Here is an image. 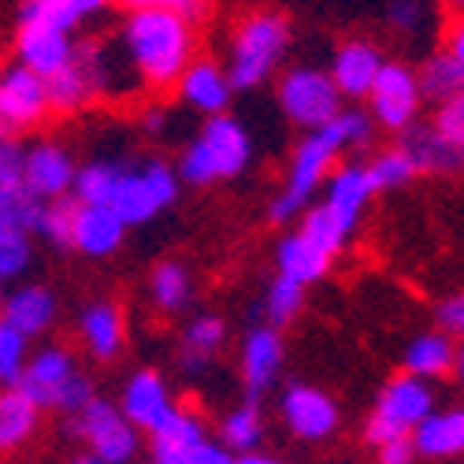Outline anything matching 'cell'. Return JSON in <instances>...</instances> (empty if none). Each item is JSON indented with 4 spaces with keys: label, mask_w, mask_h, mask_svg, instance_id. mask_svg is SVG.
Segmentation results:
<instances>
[{
    "label": "cell",
    "mask_w": 464,
    "mask_h": 464,
    "mask_svg": "<svg viewBox=\"0 0 464 464\" xmlns=\"http://www.w3.org/2000/svg\"><path fill=\"white\" fill-rule=\"evenodd\" d=\"M375 130L379 127L368 115V108H342L338 120H331L324 130L304 134L290 157L283 189L276 193V201L267 205V223H294L297 216H304V208L316 198V189L338 168L342 152L345 149H368L375 141Z\"/></svg>",
    "instance_id": "6da1fadb"
},
{
    "label": "cell",
    "mask_w": 464,
    "mask_h": 464,
    "mask_svg": "<svg viewBox=\"0 0 464 464\" xmlns=\"http://www.w3.org/2000/svg\"><path fill=\"white\" fill-rule=\"evenodd\" d=\"M120 45L141 90H175L182 71L198 60V26L171 12H130L120 30Z\"/></svg>",
    "instance_id": "7a4b0ae2"
},
{
    "label": "cell",
    "mask_w": 464,
    "mask_h": 464,
    "mask_svg": "<svg viewBox=\"0 0 464 464\" xmlns=\"http://www.w3.org/2000/svg\"><path fill=\"white\" fill-rule=\"evenodd\" d=\"M294 42V26L276 8H253L230 26L227 42V79L238 93L260 90L283 67Z\"/></svg>",
    "instance_id": "3957f363"
},
{
    "label": "cell",
    "mask_w": 464,
    "mask_h": 464,
    "mask_svg": "<svg viewBox=\"0 0 464 464\" xmlns=\"http://www.w3.org/2000/svg\"><path fill=\"white\" fill-rule=\"evenodd\" d=\"M253 160V138L249 130L235 120V115H216L205 120L201 134L193 138L182 157H179V182L186 186H212L238 179Z\"/></svg>",
    "instance_id": "277c9868"
},
{
    "label": "cell",
    "mask_w": 464,
    "mask_h": 464,
    "mask_svg": "<svg viewBox=\"0 0 464 464\" xmlns=\"http://www.w3.org/2000/svg\"><path fill=\"white\" fill-rule=\"evenodd\" d=\"M435 412V386L428 379H416L409 372H398L382 382V391L364 420V442L372 450L412 439V431Z\"/></svg>",
    "instance_id": "5b68a950"
},
{
    "label": "cell",
    "mask_w": 464,
    "mask_h": 464,
    "mask_svg": "<svg viewBox=\"0 0 464 464\" xmlns=\"http://www.w3.org/2000/svg\"><path fill=\"white\" fill-rule=\"evenodd\" d=\"M175 201H179V171L168 160L152 157V160L123 164L120 189L111 198V212L127 227H141V223H152L160 212H168Z\"/></svg>",
    "instance_id": "8992f818"
},
{
    "label": "cell",
    "mask_w": 464,
    "mask_h": 464,
    "mask_svg": "<svg viewBox=\"0 0 464 464\" xmlns=\"http://www.w3.org/2000/svg\"><path fill=\"white\" fill-rule=\"evenodd\" d=\"M276 97H279L283 115L294 127H301L304 134L324 130L331 120H338V111L345 108L342 93L331 82V74L320 71V67H304V63L301 67H286L279 74Z\"/></svg>",
    "instance_id": "52a82bcc"
},
{
    "label": "cell",
    "mask_w": 464,
    "mask_h": 464,
    "mask_svg": "<svg viewBox=\"0 0 464 464\" xmlns=\"http://www.w3.org/2000/svg\"><path fill=\"white\" fill-rule=\"evenodd\" d=\"M71 435L86 446V453L104 464H134L141 453V431L108 398H93L79 416L67 420Z\"/></svg>",
    "instance_id": "ba28073f"
},
{
    "label": "cell",
    "mask_w": 464,
    "mask_h": 464,
    "mask_svg": "<svg viewBox=\"0 0 464 464\" xmlns=\"http://www.w3.org/2000/svg\"><path fill=\"white\" fill-rule=\"evenodd\" d=\"M420 82H416V71L401 60H386V67L379 71V79L368 93V115L375 120L379 130L386 134H401L420 120Z\"/></svg>",
    "instance_id": "9c48e42d"
},
{
    "label": "cell",
    "mask_w": 464,
    "mask_h": 464,
    "mask_svg": "<svg viewBox=\"0 0 464 464\" xmlns=\"http://www.w3.org/2000/svg\"><path fill=\"white\" fill-rule=\"evenodd\" d=\"M279 420L297 442H327L342 428V409L320 386L290 382L279 398Z\"/></svg>",
    "instance_id": "30bf717a"
},
{
    "label": "cell",
    "mask_w": 464,
    "mask_h": 464,
    "mask_svg": "<svg viewBox=\"0 0 464 464\" xmlns=\"http://www.w3.org/2000/svg\"><path fill=\"white\" fill-rule=\"evenodd\" d=\"M49 111L53 104H49V86L42 74L26 71L23 63H12L0 71V120L8 123L12 138L42 127Z\"/></svg>",
    "instance_id": "8fae6325"
},
{
    "label": "cell",
    "mask_w": 464,
    "mask_h": 464,
    "mask_svg": "<svg viewBox=\"0 0 464 464\" xmlns=\"http://www.w3.org/2000/svg\"><path fill=\"white\" fill-rule=\"evenodd\" d=\"M74 171H79V164H74L67 145H60V141H34V145H26L23 186L30 189V198H37L42 205L71 198Z\"/></svg>",
    "instance_id": "7c38bea8"
},
{
    "label": "cell",
    "mask_w": 464,
    "mask_h": 464,
    "mask_svg": "<svg viewBox=\"0 0 464 464\" xmlns=\"http://www.w3.org/2000/svg\"><path fill=\"white\" fill-rule=\"evenodd\" d=\"M79 361H74V353L67 350V345L60 342H49L42 345V350H34L23 375H19V391L37 405V409H53L56 405V394L63 391V386L79 375Z\"/></svg>",
    "instance_id": "4fadbf2b"
},
{
    "label": "cell",
    "mask_w": 464,
    "mask_h": 464,
    "mask_svg": "<svg viewBox=\"0 0 464 464\" xmlns=\"http://www.w3.org/2000/svg\"><path fill=\"white\" fill-rule=\"evenodd\" d=\"M386 67V53L368 42V37H350V42H342L331 56V82L334 90L342 93V101H368L379 71Z\"/></svg>",
    "instance_id": "5bb4252c"
},
{
    "label": "cell",
    "mask_w": 464,
    "mask_h": 464,
    "mask_svg": "<svg viewBox=\"0 0 464 464\" xmlns=\"http://www.w3.org/2000/svg\"><path fill=\"white\" fill-rule=\"evenodd\" d=\"M283 361H286V345H283V334L276 327L260 324V327H253L242 338L238 372H242V386H246V398L249 401H260L279 382Z\"/></svg>",
    "instance_id": "9a60e30c"
},
{
    "label": "cell",
    "mask_w": 464,
    "mask_h": 464,
    "mask_svg": "<svg viewBox=\"0 0 464 464\" xmlns=\"http://www.w3.org/2000/svg\"><path fill=\"white\" fill-rule=\"evenodd\" d=\"M175 93L186 108L205 115V120L227 115L230 101H235V86H230V79H227V67L219 60H208V56H198L182 71Z\"/></svg>",
    "instance_id": "2e32d148"
},
{
    "label": "cell",
    "mask_w": 464,
    "mask_h": 464,
    "mask_svg": "<svg viewBox=\"0 0 464 464\" xmlns=\"http://www.w3.org/2000/svg\"><path fill=\"white\" fill-rule=\"evenodd\" d=\"M79 342L82 350L101 361V364H111L115 357H120L127 350V320H123V308L108 301V297H97L90 304H82L79 313Z\"/></svg>",
    "instance_id": "e0dca14e"
},
{
    "label": "cell",
    "mask_w": 464,
    "mask_h": 464,
    "mask_svg": "<svg viewBox=\"0 0 464 464\" xmlns=\"http://www.w3.org/2000/svg\"><path fill=\"white\" fill-rule=\"evenodd\" d=\"M171 409H175L171 386L157 368H138L134 375H127L123 394H120V412L138 431H152Z\"/></svg>",
    "instance_id": "ac0fdd59"
},
{
    "label": "cell",
    "mask_w": 464,
    "mask_h": 464,
    "mask_svg": "<svg viewBox=\"0 0 464 464\" xmlns=\"http://www.w3.org/2000/svg\"><path fill=\"white\" fill-rule=\"evenodd\" d=\"M56 316H60V301L42 283L15 286L12 294H5V308H0V320L12 324L23 338H42L45 331L56 327Z\"/></svg>",
    "instance_id": "d6986e66"
},
{
    "label": "cell",
    "mask_w": 464,
    "mask_h": 464,
    "mask_svg": "<svg viewBox=\"0 0 464 464\" xmlns=\"http://www.w3.org/2000/svg\"><path fill=\"white\" fill-rule=\"evenodd\" d=\"M74 34L63 30H49V26H19L15 34V56L26 71L42 74V79H53L56 71H63L74 60Z\"/></svg>",
    "instance_id": "ffe728a7"
},
{
    "label": "cell",
    "mask_w": 464,
    "mask_h": 464,
    "mask_svg": "<svg viewBox=\"0 0 464 464\" xmlns=\"http://www.w3.org/2000/svg\"><path fill=\"white\" fill-rule=\"evenodd\" d=\"M398 149L416 164L420 175H464V149H453L428 120H416L398 134Z\"/></svg>",
    "instance_id": "44dd1931"
},
{
    "label": "cell",
    "mask_w": 464,
    "mask_h": 464,
    "mask_svg": "<svg viewBox=\"0 0 464 464\" xmlns=\"http://www.w3.org/2000/svg\"><path fill=\"white\" fill-rule=\"evenodd\" d=\"M45 86H49V104L60 115L86 111L93 101H101L97 74H93V60L86 53V42H79V49H74V60L63 71H56L53 79H45Z\"/></svg>",
    "instance_id": "7402d4cb"
},
{
    "label": "cell",
    "mask_w": 464,
    "mask_h": 464,
    "mask_svg": "<svg viewBox=\"0 0 464 464\" xmlns=\"http://www.w3.org/2000/svg\"><path fill=\"white\" fill-rule=\"evenodd\" d=\"M372 198H375V193H372V182H368L364 164L350 160V164H338V168L331 171L324 205H327V208L334 212V219L353 235V230L361 227V216H364V208H368Z\"/></svg>",
    "instance_id": "603a6c76"
},
{
    "label": "cell",
    "mask_w": 464,
    "mask_h": 464,
    "mask_svg": "<svg viewBox=\"0 0 464 464\" xmlns=\"http://www.w3.org/2000/svg\"><path fill=\"white\" fill-rule=\"evenodd\" d=\"M127 223L115 216L108 205H93V208H82L79 205V216H74V238H71V249H79L82 256L90 260H104L111 253H120V246L127 242Z\"/></svg>",
    "instance_id": "cb8c5ba5"
},
{
    "label": "cell",
    "mask_w": 464,
    "mask_h": 464,
    "mask_svg": "<svg viewBox=\"0 0 464 464\" xmlns=\"http://www.w3.org/2000/svg\"><path fill=\"white\" fill-rule=\"evenodd\" d=\"M412 446H416V457H428V460L464 457V405L435 409L412 431Z\"/></svg>",
    "instance_id": "d4e9b609"
},
{
    "label": "cell",
    "mask_w": 464,
    "mask_h": 464,
    "mask_svg": "<svg viewBox=\"0 0 464 464\" xmlns=\"http://www.w3.org/2000/svg\"><path fill=\"white\" fill-rule=\"evenodd\" d=\"M223 345H227V324H223V316L198 313V316H189L182 324V334H179V364L189 375H198V372H205L219 357Z\"/></svg>",
    "instance_id": "484cf974"
},
{
    "label": "cell",
    "mask_w": 464,
    "mask_h": 464,
    "mask_svg": "<svg viewBox=\"0 0 464 464\" xmlns=\"http://www.w3.org/2000/svg\"><path fill=\"white\" fill-rule=\"evenodd\" d=\"M42 412L19 386H0V453L26 450L42 431Z\"/></svg>",
    "instance_id": "4316f807"
},
{
    "label": "cell",
    "mask_w": 464,
    "mask_h": 464,
    "mask_svg": "<svg viewBox=\"0 0 464 464\" xmlns=\"http://www.w3.org/2000/svg\"><path fill=\"white\" fill-rule=\"evenodd\" d=\"M111 0H23L19 8V26H49L74 34L82 23L97 19Z\"/></svg>",
    "instance_id": "83f0119b"
},
{
    "label": "cell",
    "mask_w": 464,
    "mask_h": 464,
    "mask_svg": "<svg viewBox=\"0 0 464 464\" xmlns=\"http://www.w3.org/2000/svg\"><path fill=\"white\" fill-rule=\"evenodd\" d=\"M331 264L334 260L324 249H316L304 235H297V230L294 235H283L279 246H276V267H279L276 276H283V279H290V283H297L304 290L313 283H320V279H327Z\"/></svg>",
    "instance_id": "f1b7e54d"
},
{
    "label": "cell",
    "mask_w": 464,
    "mask_h": 464,
    "mask_svg": "<svg viewBox=\"0 0 464 464\" xmlns=\"http://www.w3.org/2000/svg\"><path fill=\"white\" fill-rule=\"evenodd\" d=\"M453 364H457V342L446 338L442 331H423L416 334L405 353H401V372L416 375V379H442V375H453Z\"/></svg>",
    "instance_id": "f546056e"
},
{
    "label": "cell",
    "mask_w": 464,
    "mask_h": 464,
    "mask_svg": "<svg viewBox=\"0 0 464 464\" xmlns=\"http://www.w3.org/2000/svg\"><path fill=\"white\" fill-rule=\"evenodd\" d=\"M149 301L160 316H179L189 308L193 301V272L189 264L179 256L160 260L157 267L149 272Z\"/></svg>",
    "instance_id": "4dcf8cb0"
},
{
    "label": "cell",
    "mask_w": 464,
    "mask_h": 464,
    "mask_svg": "<svg viewBox=\"0 0 464 464\" xmlns=\"http://www.w3.org/2000/svg\"><path fill=\"white\" fill-rule=\"evenodd\" d=\"M205 435V423L198 412H189L182 405H175L157 428L149 431V457H164V453H186L193 446H201Z\"/></svg>",
    "instance_id": "1f68e13d"
},
{
    "label": "cell",
    "mask_w": 464,
    "mask_h": 464,
    "mask_svg": "<svg viewBox=\"0 0 464 464\" xmlns=\"http://www.w3.org/2000/svg\"><path fill=\"white\" fill-rule=\"evenodd\" d=\"M267 435V423H264V412H260V401H238L235 409H230L223 420H219V446L230 450L235 457L242 453H253L260 450Z\"/></svg>",
    "instance_id": "d6a6232c"
},
{
    "label": "cell",
    "mask_w": 464,
    "mask_h": 464,
    "mask_svg": "<svg viewBox=\"0 0 464 464\" xmlns=\"http://www.w3.org/2000/svg\"><path fill=\"white\" fill-rule=\"evenodd\" d=\"M120 175H123V164H115V160H86L74 171L71 198L82 208H93V205L111 208V198H115V189H120Z\"/></svg>",
    "instance_id": "836d02e7"
},
{
    "label": "cell",
    "mask_w": 464,
    "mask_h": 464,
    "mask_svg": "<svg viewBox=\"0 0 464 464\" xmlns=\"http://www.w3.org/2000/svg\"><path fill=\"white\" fill-rule=\"evenodd\" d=\"M416 82H420V97L423 101L442 104V101H450V97H457L464 90V67L446 49H439L416 67Z\"/></svg>",
    "instance_id": "e575fe53"
},
{
    "label": "cell",
    "mask_w": 464,
    "mask_h": 464,
    "mask_svg": "<svg viewBox=\"0 0 464 464\" xmlns=\"http://www.w3.org/2000/svg\"><path fill=\"white\" fill-rule=\"evenodd\" d=\"M297 235H304L308 242H313L316 249H324L331 260L345 249V246H350V230H345L338 219H334V212L320 201V205H308L304 208V216H301V227H297Z\"/></svg>",
    "instance_id": "d590c367"
},
{
    "label": "cell",
    "mask_w": 464,
    "mask_h": 464,
    "mask_svg": "<svg viewBox=\"0 0 464 464\" xmlns=\"http://www.w3.org/2000/svg\"><path fill=\"white\" fill-rule=\"evenodd\" d=\"M364 171H368V182H372V193H391V189H401V186H409L420 171H416V164L405 157V152L394 145V149H382V152H375V157L364 164Z\"/></svg>",
    "instance_id": "8d00e7d4"
},
{
    "label": "cell",
    "mask_w": 464,
    "mask_h": 464,
    "mask_svg": "<svg viewBox=\"0 0 464 464\" xmlns=\"http://www.w3.org/2000/svg\"><path fill=\"white\" fill-rule=\"evenodd\" d=\"M37 216H42V201L30 198L26 186H0V230L34 235Z\"/></svg>",
    "instance_id": "74e56055"
},
{
    "label": "cell",
    "mask_w": 464,
    "mask_h": 464,
    "mask_svg": "<svg viewBox=\"0 0 464 464\" xmlns=\"http://www.w3.org/2000/svg\"><path fill=\"white\" fill-rule=\"evenodd\" d=\"M301 308H304V286H297L283 276L267 283V290H264V324L267 327L279 331V327L294 324L301 316Z\"/></svg>",
    "instance_id": "f35d334b"
},
{
    "label": "cell",
    "mask_w": 464,
    "mask_h": 464,
    "mask_svg": "<svg viewBox=\"0 0 464 464\" xmlns=\"http://www.w3.org/2000/svg\"><path fill=\"white\" fill-rule=\"evenodd\" d=\"M74 216H79V201L74 198H60L42 205V216H37V238H45L53 249H71L74 238Z\"/></svg>",
    "instance_id": "ab89813d"
},
{
    "label": "cell",
    "mask_w": 464,
    "mask_h": 464,
    "mask_svg": "<svg viewBox=\"0 0 464 464\" xmlns=\"http://www.w3.org/2000/svg\"><path fill=\"white\" fill-rule=\"evenodd\" d=\"M30 361V338L0 320V386H15Z\"/></svg>",
    "instance_id": "60d3db41"
},
{
    "label": "cell",
    "mask_w": 464,
    "mask_h": 464,
    "mask_svg": "<svg viewBox=\"0 0 464 464\" xmlns=\"http://www.w3.org/2000/svg\"><path fill=\"white\" fill-rule=\"evenodd\" d=\"M120 8L130 12H171L189 26H201L212 15V0H120Z\"/></svg>",
    "instance_id": "b9f144b4"
},
{
    "label": "cell",
    "mask_w": 464,
    "mask_h": 464,
    "mask_svg": "<svg viewBox=\"0 0 464 464\" xmlns=\"http://www.w3.org/2000/svg\"><path fill=\"white\" fill-rule=\"evenodd\" d=\"M34 264V242L30 235H12V230H0V283L23 279V272Z\"/></svg>",
    "instance_id": "7bdbcfd3"
},
{
    "label": "cell",
    "mask_w": 464,
    "mask_h": 464,
    "mask_svg": "<svg viewBox=\"0 0 464 464\" xmlns=\"http://www.w3.org/2000/svg\"><path fill=\"white\" fill-rule=\"evenodd\" d=\"M431 127L439 130V138H446L453 149H464V90L442 104H435Z\"/></svg>",
    "instance_id": "ee69618b"
},
{
    "label": "cell",
    "mask_w": 464,
    "mask_h": 464,
    "mask_svg": "<svg viewBox=\"0 0 464 464\" xmlns=\"http://www.w3.org/2000/svg\"><path fill=\"white\" fill-rule=\"evenodd\" d=\"M93 398H97V382H93L86 372H79V375H74V379L63 386V391L56 394V405H53V409H56L60 416L74 420V416H79Z\"/></svg>",
    "instance_id": "f6af8a7d"
},
{
    "label": "cell",
    "mask_w": 464,
    "mask_h": 464,
    "mask_svg": "<svg viewBox=\"0 0 464 464\" xmlns=\"http://www.w3.org/2000/svg\"><path fill=\"white\" fill-rule=\"evenodd\" d=\"M152 464H238V457L230 453V450H223L219 442H212V439H205L201 446H193V450H186V453H164V457H149Z\"/></svg>",
    "instance_id": "bcb514c9"
},
{
    "label": "cell",
    "mask_w": 464,
    "mask_h": 464,
    "mask_svg": "<svg viewBox=\"0 0 464 464\" xmlns=\"http://www.w3.org/2000/svg\"><path fill=\"white\" fill-rule=\"evenodd\" d=\"M435 327L446 338L464 342V290H457V294H450L435 304Z\"/></svg>",
    "instance_id": "7dc6e473"
},
{
    "label": "cell",
    "mask_w": 464,
    "mask_h": 464,
    "mask_svg": "<svg viewBox=\"0 0 464 464\" xmlns=\"http://www.w3.org/2000/svg\"><path fill=\"white\" fill-rule=\"evenodd\" d=\"M23 164H26V145L15 138L0 141V186H23Z\"/></svg>",
    "instance_id": "c3c4849f"
},
{
    "label": "cell",
    "mask_w": 464,
    "mask_h": 464,
    "mask_svg": "<svg viewBox=\"0 0 464 464\" xmlns=\"http://www.w3.org/2000/svg\"><path fill=\"white\" fill-rule=\"evenodd\" d=\"M386 23H391L398 34H412L423 23L420 0H391V5H386Z\"/></svg>",
    "instance_id": "681fc988"
},
{
    "label": "cell",
    "mask_w": 464,
    "mask_h": 464,
    "mask_svg": "<svg viewBox=\"0 0 464 464\" xmlns=\"http://www.w3.org/2000/svg\"><path fill=\"white\" fill-rule=\"evenodd\" d=\"M375 464H416V446L412 439H398L375 450Z\"/></svg>",
    "instance_id": "f907efd6"
},
{
    "label": "cell",
    "mask_w": 464,
    "mask_h": 464,
    "mask_svg": "<svg viewBox=\"0 0 464 464\" xmlns=\"http://www.w3.org/2000/svg\"><path fill=\"white\" fill-rule=\"evenodd\" d=\"M460 67H464V19H453L450 30H446V45H442Z\"/></svg>",
    "instance_id": "816d5d0a"
},
{
    "label": "cell",
    "mask_w": 464,
    "mask_h": 464,
    "mask_svg": "<svg viewBox=\"0 0 464 464\" xmlns=\"http://www.w3.org/2000/svg\"><path fill=\"white\" fill-rule=\"evenodd\" d=\"M141 127H145V134H160V130L168 127L164 108H145V111H141Z\"/></svg>",
    "instance_id": "f5cc1de1"
},
{
    "label": "cell",
    "mask_w": 464,
    "mask_h": 464,
    "mask_svg": "<svg viewBox=\"0 0 464 464\" xmlns=\"http://www.w3.org/2000/svg\"><path fill=\"white\" fill-rule=\"evenodd\" d=\"M238 464H286V460H283V457H276V453L253 450V453H242V457H238Z\"/></svg>",
    "instance_id": "db71d44e"
},
{
    "label": "cell",
    "mask_w": 464,
    "mask_h": 464,
    "mask_svg": "<svg viewBox=\"0 0 464 464\" xmlns=\"http://www.w3.org/2000/svg\"><path fill=\"white\" fill-rule=\"evenodd\" d=\"M439 5H442L453 19H464V0H439Z\"/></svg>",
    "instance_id": "11a10c76"
},
{
    "label": "cell",
    "mask_w": 464,
    "mask_h": 464,
    "mask_svg": "<svg viewBox=\"0 0 464 464\" xmlns=\"http://www.w3.org/2000/svg\"><path fill=\"white\" fill-rule=\"evenodd\" d=\"M67 464H104V460H101V457H93V453H74Z\"/></svg>",
    "instance_id": "9f6ffc18"
},
{
    "label": "cell",
    "mask_w": 464,
    "mask_h": 464,
    "mask_svg": "<svg viewBox=\"0 0 464 464\" xmlns=\"http://www.w3.org/2000/svg\"><path fill=\"white\" fill-rule=\"evenodd\" d=\"M453 375H457V379L464 382V342L457 345V364H453Z\"/></svg>",
    "instance_id": "6f0895ef"
},
{
    "label": "cell",
    "mask_w": 464,
    "mask_h": 464,
    "mask_svg": "<svg viewBox=\"0 0 464 464\" xmlns=\"http://www.w3.org/2000/svg\"><path fill=\"white\" fill-rule=\"evenodd\" d=\"M5 138H12V130H8V123H5V120H0V141H5Z\"/></svg>",
    "instance_id": "680465c9"
},
{
    "label": "cell",
    "mask_w": 464,
    "mask_h": 464,
    "mask_svg": "<svg viewBox=\"0 0 464 464\" xmlns=\"http://www.w3.org/2000/svg\"><path fill=\"white\" fill-rule=\"evenodd\" d=\"M0 308H5V283H0Z\"/></svg>",
    "instance_id": "91938a15"
},
{
    "label": "cell",
    "mask_w": 464,
    "mask_h": 464,
    "mask_svg": "<svg viewBox=\"0 0 464 464\" xmlns=\"http://www.w3.org/2000/svg\"><path fill=\"white\" fill-rule=\"evenodd\" d=\"M145 464H152V460H145Z\"/></svg>",
    "instance_id": "94428289"
}]
</instances>
